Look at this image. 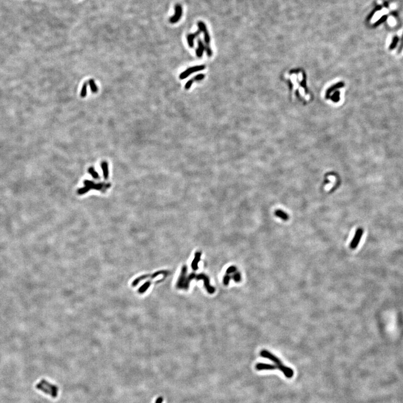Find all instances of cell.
<instances>
[{
    "label": "cell",
    "instance_id": "6da1fadb",
    "mask_svg": "<svg viewBox=\"0 0 403 403\" xmlns=\"http://www.w3.org/2000/svg\"><path fill=\"white\" fill-rule=\"evenodd\" d=\"M84 185L85 187H83L82 188H80L78 190V194H83L85 193H86L87 192L90 190V189H95L98 190H102V192H105L106 189L109 188L110 187V184H105V183H95L92 181L86 180L84 181Z\"/></svg>",
    "mask_w": 403,
    "mask_h": 403
},
{
    "label": "cell",
    "instance_id": "7a4b0ae2",
    "mask_svg": "<svg viewBox=\"0 0 403 403\" xmlns=\"http://www.w3.org/2000/svg\"><path fill=\"white\" fill-rule=\"evenodd\" d=\"M35 387L37 389L42 391L44 393L50 395L54 398L56 397L58 395V388L56 386L48 383L46 380H41L39 383L36 384Z\"/></svg>",
    "mask_w": 403,
    "mask_h": 403
},
{
    "label": "cell",
    "instance_id": "3957f363",
    "mask_svg": "<svg viewBox=\"0 0 403 403\" xmlns=\"http://www.w3.org/2000/svg\"><path fill=\"white\" fill-rule=\"evenodd\" d=\"M198 26L199 30H200L201 32L203 33L204 35V40L205 42V50L206 51L207 54L209 57H211L212 56V50L210 46V42H211V38L208 32V30L207 27L203 21H199L198 23Z\"/></svg>",
    "mask_w": 403,
    "mask_h": 403
},
{
    "label": "cell",
    "instance_id": "277c9868",
    "mask_svg": "<svg viewBox=\"0 0 403 403\" xmlns=\"http://www.w3.org/2000/svg\"><path fill=\"white\" fill-rule=\"evenodd\" d=\"M196 280L199 281V280H203L204 282V285H205V288L207 290V291L209 294H214L215 292V288L213 286H211L209 283V279L207 275H206L204 273H200L196 275V277L195 278Z\"/></svg>",
    "mask_w": 403,
    "mask_h": 403
},
{
    "label": "cell",
    "instance_id": "5b68a950",
    "mask_svg": "<svg viewBox=\"0 0 403 403\" xmlns=\"http://www.w3.org/2000/svg\"><path fill=\"white\" fill-rule=\"evenodd\" d=\"M260 354H261V357L266 358L272 360V362H273L274 363H275V365L277 366L278 369L279 367L283 364H282V362H281V360L278 357H276L275 356H274V354H273L268 350H262Z\"/></svg>",
    "mask_w": 403,
    "mask_h": 403
},
{
    "label": "cell",
    "instance_id": "8992f818",
    "mask_svg": "<svg viewBox=\"0 0 403 403\" xmlns=\"http://www.w3.org/2000/svg\"><path fill=\"white\" fill-rule=\"evenodd\" d=\"M205 65H201V66H196L191 67L189 68L188 69H186L180 75L179 77L181 79H184L188 77L189 75H190L193 73L198 72L199 71H202L205 69Z\"/></svg>",
    "mask_w": 403,
    "mask_h": 403
},
{
    "label": "cell",
    "instance_id": "52a82bcc",
    "mask_svg": "<svg viewBox=\"0 0 403 403\" xmlns=\"http://www.w3.org/2000/svg\"><path fill=\"white\" fill-rule=\"evenodd\" d=\"M363 234H364V229L360 227L358 228L349 245V247L351 249H355L357 248L358 244H360V242Z\"/></svg>",
    "mask_w": 403,
    "mask_h": 403
},
{
    "label": "cell",
    "instance_id": "ba28073f",
    "mask_svg": "<svg viewBox=\"0 0 403 403\" xmlns=\"http://www.w3.org/2000/svg\"><path fill=\"white\" fill-rule=\"evenodd\" d=\"M183 14V8L180 4H176L175 7V13L170 18L169 21L172 24L178 23L181 19Z\"/></svg>",
    "mask_w": 403,
    "mask_h": 403
},
{
    "label": "cell",
    "instance_id": "9c48e42d",
    "mask_svg": "<svg viewBox=\"0 0 403 403\" xmlns=\"http://www.w3.org/2000/svg\"><path fill=\"white\" fill-rule=\"evenodd\" d=\"M187 273V266L184 265L182 268L181 273L176 283V287L179 289H184V284L187 279L186 278Z\"/></svg>",
    "mask_w": 403,
    "mask_h": 403
},
{
    "label": "cell",
    "instance_id": "30bf717a",
    "mask_svg": "<svg viewBox=\"0 0 403 403\" xmlns=\"http://www.w3.org/2000/svg\"><path fill=\"white\" fill-rule=\"evenodd\" d=\"M256 369L258 371L261 370H274L278 369L277 365L271 364H263V363H258L255 366Z\"/></svg>",
    "mask_w": 403,
    "mask_h": 403
},
{
    "label": "cell",
    "instance_id": "8fae6325",
    "mask_svg": "<svg viewBox=\"0 0 403 403\" xmlns=\"http://www.w3.org/2000/svg\"><path fill=\"white\" fill-rule=\"evenodd\" d=\"M201 33V31L198 30L196 31L195 33H194L189 34L187 35V42H188V46L190 48H193L194 47V40H195L196 38H197L200 35Z\"/></svg>",
    "mask_w": 403,
    "mask_h": 403
},
{
    "label": "cell",
    "instance_id": "7c38bea8",
    "mask_svg": "<svg viewBox=\"0 0 403 403\" xmlns=\"http://www.w3.org/2000/svg\"><path fill=\"white\" fill-rule=\"evenodd\" d=\"M205 77V75H204V74H199V75H197V76H194V77H193L191 79H189L188 81L186 83V84H185V89H189L191 87L192 84H193V83L195 82V81H201V80H202V79H204Z\"/></svg>",
    "mask_w": 403,
    "mask_h": 403
},
{
    "label": "cell",
    "instance_id": "4fadbf2b",
    "mask_svg": "<svg viewBox=\"0 0 403 403\" xmlns=\"http://www.w3.org/2000/svg\"><path fill=\"white\" fill-rule=\"evenodd\" d=\"M278 369L284 374L285 376L287 378H288V379L292 378L294 376V370H292L291 368H290V367L284 366V364L281 366V367H279Z\"/></svg>",
    "mask_w": 403,
    "mask_h": 403
},
{
    "label": "cell",
    "instance_id": "5bb4252c",
    "mask_svg": "<svg viewBox=\"0 0 403 403\" xmlns=\"http://www.w3.org/2000/svg\"><path fill=\"white\" fill-rule=\"evenodd\" d=\"M205 50V44L202 41L201 39L198 40V48L196 50V55L198 58H201L203 56V52Z\"/></svg>",
    "mask_w": 403,
    "mask_h": 403
},
{
    "label": "cell",
    "instance_id": "9a60e30c",
    "mask_svg": "<svg viewBox=\"0 0 403 403\" xmlns=\"http://www.w3.org/2000/svg\"><path fill=\"white\" fill-rule=\"evenodd\" d=\"M274 214L277 217L281 218V220H283L284 221H287L290 218L289 215H288L286 212L281 209L275 210V211L274 212Z\"/></svg>",
    "mask_w": 403,
    "mask_h": 403
},
{
    "label": "cell",
    "instance_id": "2e32d148",
    "mask_svg": "<svg viewBox=\"0 0 403 403\" xmlns=\"http://www.w3.org/2000/svg\"><path fill=\"white\" fill-rule=\"evenodd\" d=\"M200 257H201V253H196L195 258L194 259L193 261H192V264H191V267H192L193 270H194V271H197L198 270V264L199 261H200Z\"/></svg>",
    "mask_w": 403,
    "mask_h": 403
},
{
    "label": "cell",
    "instance_id": "e0dca14e",
    "mask_svg": "<svg viewBox=\"0 0 403 403\" xmlns=\"http://www.w3.org/2000/svg\"><path fill=\"white\" fill-rule=\"evenodd\" d=\"M101 166L102 168V172H103V175L104 178L105 179H107L109 177V170H108V164L106 161H103L101 164Z\"/></svg>",
    "mask_w": 403,
    "mask_h": 403
},
{
    "label": "cell",
    "instance_id": "ac0fdd59",
    "mask_svg": "<svg viewBox=\"0 0 403 403\" xmlns=\"http://www.w3.org/2000/svg\"><path fill=\"white\" fill-rule=\"evenodd\" d=\"M151 284H152V282L150 281L146 282L144 284H142V286H141V287L139 288L138 290V292L140 294H144L146 291L149 289V288L150 287V286L151 285Z\"/></svg>",
    "mask_w": 403,
    "mask_h": 403
},
{
    "label": "cell",
    "instance_id": "d6986e66",
    "mask_svg": "<svg viewBox=\"0 0 403 403\" xmlns=\"http://www.w3.org/2000/svg\"><path fill=\"white\" fill-rule=\"evenodd\" d=\"M195 277H196V274H195L194 273H190V274L189 275L188 277L187 278L186 281H185V284H184V290H187L188 289L189 287V284H190V282H191L193 279H195Z\"/></svg>",
    "mask_w": 403,
    "mask_h": 403
},
{
    "label": "cell",
    "instance_id": "ffe728a7",
    "mask_svg": "<svg viewBox=\"0 0 403 403\" xmlns=\"http://www.w3.org/2000/svg\"><path fill=\"white\" fill-rule=\"evenodd\" d=\"M89 83L90 86V88H91L92 92L94 93H97L98 91V87L96 86V84L95 83V81L93 79H90L89 81Z\"/></svg>",
    "mask_w": 403,
    "mask_h": 403
},
{
    "label": "cell",
    "instance_id": "44dd1931",
    "mask_svg": "<svg viewBox=\"0 0 403 403\" xmlns=\"http://www.w3.org/2000/svg\"><path fill=\"white\" fill-rule=\"evenodd\" d=\"M381 9H382V6L381 5H377V6L375 7V9L372 11V12L369 14V15L367 17V21L371 20L372 19V17H373V15H375V13H376V12L380 11Z\"/></svg>",
    "mask_w": 403,
    "mask_h": 403
},
{
    "label": "cell",
    "instance_id": "7402d4cb",
    "mask_svg": "<svg viewBox=\"0 0 403 403\" xmlns=\"http://www.w3.org/2000/svg\"><path fill=\"white\" fill-rule=\"evenodd\" d=\"M399 37L397 36H394L393 39V40H392V42L391 43L390 46H389V49L390 50H393L394 49H395L397 47V44L399 42Z\"/></svg>",
    "mask_w": 403,
    "mask_h": 403
},
{
    "label": "cell",
    "instance_id": "603a6c76",
    "mask_svg": "<svg viewBox=\"0 0 403 403\" xmlns=\"http://www.w3.org/2000/svg\"><path fill=\"white\" fill-rule=\"evenodd\" d=\"M88 172H89V174H90L91 175V176H93L94 178L95 179H98L99 178V174H98V172L95 170V169H94L93 167H91V168H89Z\"/></svg>",
    "mask_w": 403,
    "mask_h": 403
},
{
    "label": "cell",
    "instance_id": "cb8c5ba5",
    "mask_svg": "<svg viewBox=\"0 0 403 403\" xmlns=\"http://www.w3.org/2000/svg\"><path fill=\"white\" fill-rule=\"evenodd\" d=\"M387 19V16L383 15V17H381L379 20L377 21L376 22L373 24V27H376L380 25V24L383 23V22H385Z\"/></svg>",
    "mask_w": 403,
    "mask_h": 403
},
{
    "label": "cell",
    "instance_id": "d4e9b609",
    "mask_svg": "<svg viewBox=\"0 0 403 403\" xmlns=\"http://www.w3.org/2000/svg\"><path fill=\"white\" fill-rule=\"evenodd\" d=\"M87 83H84L83 87H82L81 91L80 93V96L81 98L86 97V94H87Z\"/></svg>",
    "mask_w": 403,
    "mask_h": 403
},
{
    "label": "cell",
    "instance_id": "484cf974",
    "mask_svg": "<svg viewBox=\"0 0 403 403\" xmlns=\"http://www.w3.org/2000/svg\"><path fill=\"white\" fill-rule=\"evenodd\" d=\"M232 277H233L234 280L237 283L240 282L241 281V274H240V273H238V272L235 273V274H234V275L232 276Z\"/></svg>",
    "mask_w": 403,
    "mask_h": 403
},
{
    "label": "cell",
    "instance_id": "4316f807",
    "mask_svg": "<svg viewBox=\"0 0 403 403\" xmlns=\"http://www.w3.org/2000/svg\"><path fill=\"white\" fill-rule=\"evenodd\" d=\"M230 279H231V277L228 275V274L226 275L224 278V280H223L224 284H225V286H227L229 284V282L230 281Z\"/></svg>",
    "mask_w": 403,
    "mask_h": 403
},
{
    "label": "cell",
    "instance_id": "83f0119b",
    "mask_svg": "<svg viewBox=\"0 0 403 403\" xmlns=\"http://www.w3.org/2000/svg\"><path fill=\"white\" fill-rule=\"evenodd\" d=\"M236 271V267H234V266H231V267H229V268L227 269V271H226V273H227V274H230V273H232L235 272Z\"/></svg>",
    "mask_w": 403,
    "mask_h": 403
},
{
    "label": "cell",
    "instance_id": "f1b7e54d",
    "mask_svg": "<svg viewBox=\"0 0 403 403\" xmlns=\"http://www.w3.org/2000/svg\"><path fill=\"white\" fill-rule=\"evenodd\" d=\"M403 35H402V37H401V42H400V46H399V48H398V50H397V53H400V52H401L402 51V50H403Z\"/></svg>",
    "mask_w": 403,
    "mask_h": 403
},
{
    "label": "cell",
    "instance_id": "f546056e",
    "mask_svg": "<svg viewBox=\"0 0 403 403\" xmlns=\"http://www.w3.org/2000/svg\"><path fill=\"white\" fill-rule=\"evenodd\" d=\"M163 401V398L162 397H159V398L156 400L155 403H162Z\"/></svg>",
    "mask_w": 403,
    "mask_h": 403
},
{
    "label": "cell",
    "instance_id": "4dcf8cb0",
    "mask_svg": "<svg viewBox=\"0 0 403 403\" xmlns=\"http://www.w3.org/2000/svg\"><path fill=\"white\" fill-rule=\"evenodd\" d=\"M388 5V4H387V3H384V6H386V7L388 6V5Z\"/></svg>",
    "mask_w": 403,
    "mask_h": 403
}]
</instances>
